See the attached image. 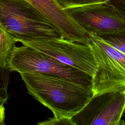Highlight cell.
Segmentation results:
<instances>
[{
  "label": "cell",
  "mask_w": 125,
  "mask_h": 125,
  "mask_svg": "<svg viewBox=\"0 0 125 125\" xmlns=\"http://www.w3.org/2000/svg\"><path fill=\"white\" fill-rule=\"evenodd\" d=\"M123 117H125V112H124V113H123Z\"/></svg>",
  "instance_id": "2e32d148"
},
{
  "label": "cell",
  "mask_w": 125,
  "mask_h": 125,
  "mask_svg": "<svg viewBox=\"0 0 125 125\" xmlns=\"http://www.w3.org/2000/svg\"><path fill=\"white\" fill-rule=\"evenodd\" d=\"M108 2L125 17V0H108Z\"/></svg>",
  "instance_id": "5bb4252c"
},
{
  "label": "cell",
  "mask_w": 125,
  "mask_h": 125,
  "mask_svg": "<svg viewBox=\"0 0 125 125\" xmlns=\"http://www.w3.org/2000/svg\"><path fill=\"white\" fill-rule=\"evenodd\" d=\"M11 71L10 67H0V104H4L9 98L8 86Z\"/></svg>",
  "instance_id": "8fae6325"
},
{
  "label": "cell",
  "mask_w": 125,
  "mask_h": 125,
  "mask_svg": "<svg viewBox=\"0 0 125 125\" xmlns=\"http://www.w3.org/2000/svg\"><path fill=\"white\" fill-rule=\"evenodd\" d=\"M125 86L94 95L71 117L74 125H125Z\"/></svg>",
  "instance_id": "5b68a950"
},
{
  "label": "cell",
  "mask_w": 125,
  "mask_h": 125,
  "mask_svg": "<svg viewBox=\"0 0 125 125\" xmlns=\"http://www.w3.org/2000/svg\"><path fill=\"white\" fill-rule=\"evenodd\" d=\"M95 35L125 54V30Z\"/></svg>",
  "instance_id": "30bf717a"
},
{
  "label": "cell",
  "mask_w": 125,
  "mask_h": 125,
  "mask_svg": "<svg viewBox=\"0 0 125 125\" xmlns=\"http://www.w3.org/2000/svg\"><path fill=\"white\" fill-rule=\"evenodd\" d=\"M0 28L21 42L62 38L59 30L25 0H0Z\"/></svg>",
  "instance_id": "7a4b0ae2"
},
{
  "label": "cell",
  "mask_w": 125,
  "mask_h": 125,
  "mask_svg": "<svg viewBox=\"0 0 125 125\" xmlns=\"http://www.w3.org/2000/svg\"><path fill=\"white\" fill-rule=\"evenodd\" d=\"M32 47L64 64L91 76L97 68V62L88 45L63 38L49 40L21 42Z\"/></svg>",
  "instance_id": "8992f818"
},
{
  "label": "cell",
  "mask_w": 125,
  "mask_h": 125,
  "mask_svg": "<svg viewBox=\"0 0 125 125\" xmlns=\"http://www.w3.org/2000/svg\"><path fill=\"white\" fill-rule=\"evenodd\" d=\"M88 35V45L97 62L91 80L93 95L125 86V54L94 34Z\"/></svg>",
  "instance_id": "3957f363"
},
{
  "label": "cell",
  "mask_w": 125,
  "mask_h": 125,
  "mask_svg": "<svg viewBox=\"0 0 125 125\" xmlns=\"http://www.w3.org/2000/svg\"><path fill=\"white\" fill-rule=\"evenodd\" d=\"M65 9L87 34L125 30V17L108 2Z\"/></svg>",
  "instance_id": "52a82bcc"
},
{
  "label": "cell",
  "mask_w": 125,
  "mask_h": 125,
  "mask_svg": "<svg viewBox=\"0 0 125 125\" xmlns=\"http://www.w3.org/2000/svg\"><path fill=\"white\" fill-rule=\"evenodd\" d=\"M20 74L28 93L48 108L55 117H71L93 96L90 89L60 77L36 73Z\"/></svg>",
  "instance_id": "6da1fadb"
},
{
  "label": "cell",
  "mask_w": 125,
  "mask_h": 125,
  "mask_svg": "<svg viewBox=\"0 0 125 125\" xmlns=\"http://www.w3.org/2000/svg\"><path fill=\"white\" fill-rule=\"evenodd\" d=\"M16 42L0 28V67H9L10 59Z\"/></svg>",
  "instance_id": "9c48e42d"
},
{
  "label": "cell",
  "mask_w": 125,
  "mask_h": 125,
  "mask_svg": "<svg viewBox=\"0 0 125 125\" xmlns=\"http://www.w3.org/2000/svg\"><path fill=\"white\" fill-rule=\"evenodd\" d=\"M5 107L4 104H0V125L5 124Z\"/></svg>",
  "instance_id": "9a60e30c"
},
{
  "label": "cell",
  "mask_w": 125,
  "mask_h": 125,
  "mask_svg": "<svg viewBox=\"0 0 125 125\" xmlns=\"http://www.w3.org/2000/svg\"><path fill=\"white\" fill-rule=\"evenodd\" d=\"M63 8L82 6L99 3L106 2L108 0H56Z\"/></svg>",
  "instance_id": "7c38bea8"
},
{
  "label": "cell",
  "mask_w": 125,
  "mask_h": 125,
  "mask_svg": "<svg viewBox=\"0 0 125 125\" xmlns=\"http://www.w3.org/2000/svg\"><path fill=\"white\" fill-rule=\"evenodd\" d=\"M61 32L62 38L88 45L87 33L56 0H25Z\"/></svg>",
  "instance_id": "ba28073f"
},
{
  "label": "cell",
  "mask_w": 125,
  "mask_h": 125,
  "mask_svg": "<svg viewBox=\"0 0 125 125\" xmlns=\"http://www.w3.org/2000/svg\"><path fill=\"white\" fill-rule=\"evenodd\" d=\"M40 125H74L71 117H53L47 120L38 123Z\"/></svg>",
  "instance_id": "4fadbf2b"
},
{
  "label": "cell",
  "mask_w": 125,
  "mask_h": 125,
  "mask_svg": "<svg viewBox=\"0 0 125 125\" xmlns=\"http://www.w3.org/2000/svg\"><path fill=\"white\" fill-rule=\"evenodd\" d=\"M9 66L12 71L20 74L36 73L60 77L91 90V76L29 46L15 47Z\"/></svg>",
  "instance_id": "277c9868"
}]
</instances>
